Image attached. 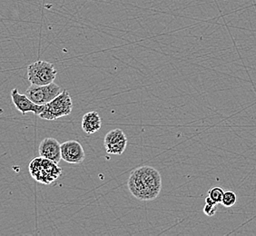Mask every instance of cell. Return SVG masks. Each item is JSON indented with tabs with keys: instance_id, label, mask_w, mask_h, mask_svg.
<instances>
[{
	"instance_id": "obj_10",
	"label": "cell",
	"mask_w": 256,
	"mask_h": 236,
	"mask_svg": "<svg viewBox=\"0 0 256 236\" xmlns=\"http://www.w3.org/2000/svg\"><path fill=\"white\" fill-rule=\"evenodd\" d=\"M102 126V120L99 114L96 111H91L84 114L82 118V129L88 134H93L100 130Z\"/></svg>"
},
{
	"instance_id": "obj_8",
	"label": "cell",
	"mask_w": 256,
	"mask_h": 236,
	"mask_svg": "<svg viewBox=\"0 0 256 236\" xmlns=\"http://www.w3.org/2000/svg\"><path fill=\"white\" fill-rule=\"evenodd\" d=\"M11 99L16 108L23 116L28 113H33L36 116H40L44 110V106H40L32 102L26 94H20L18 88L12 89Z\"/></svg>"
},
{
	"instance_id": "obj_3",
	"label": "cell",
	"mask_w": 256,
	"mask_h": 236,
	"mask_svg": "<svg viewBox=\"0 0 256 236\" xmlns=\"http://www.w3.org/2000/svg\"><path fill=\"white\" fill-rule=\"evenodd\" d=\"M73 101L68 90H64L50 103L44 104L43 112L40 114L41 119L53 121L60 118L66 116L72 113Z\"/></svg>"
},
{
	"instance_id": "obj_6",
	"label": "cell",
	"mask_w": 256,
	"mask_h": 236,
	"mask_svg": "<svg viewBox=\"0 0 256 236\" xmlns=\"http://www.w3.org/2000/svg\"><path fill=\"white\" fill-rule=\"evenodd\" d=\"M104 146L110 154L121 156L128 146V138L121 129H114L106 134Z\"/></svg>"
},
{
	"instance_id": "obj_9",
	"label": "cell",
	"mask_w": 256,
	"mask_h": 236,
	"mask_svg": "<svg viewBox=\"0 0 256 236\" xmlns=\"http://www.w3.org/2000/svg\"><path fill=\"white\" fill-rule=\"evenodd\" d=\"M40 156L58 164L61 158V144L54 138H44L38 148Z\"/></svg>"
},
{
	"instance_id": "obj_12",
	"label": "cell",
	"mask_w": 256,
	"mask_h": 236,
	"mask_svg": "<svg viewBox=\"0 0 256 236\" xmlns=\"http://www.w3.org/2000/svg\"><path fill=\"white\" fill-rule=\"evenodd\" d=\"M224 192V191L222 190L221 187H214L211 190L208 191V197L218 204H221V202H222Z\"/></svg>"
},
{
	"instance_id": "obj_11",
	"label": "cell",
	"mask_w": 256,
	"mask_h": 236,
	"mask_svg": "<svg viewBox=\"0 0 256 236\" xmlns=\"http://www.w3.org/2000/svg\"><path fill=\"white\" fill-rule=\"evenodd\" d=\"M236 201L237 196L236 192H234L232 191H226V192H224L222 202H221L224 206L226 207V208L234 206L236 204Z\"/></svg>"
},
{
	"instance_id": "obj_7",
	"label": "cell",
	"mask_w": 256,
	"mask_h": 236,
	"mask_svg": "<svg viewBox=\"0 0 256 236\" xmlns=\"http://www.w3.org/2000/svg\"><path fill=\"white\" fill-rule=\"evenodd\" d=\"M61 158L68 164H79L84 162L86 152L78 141L69 140L61 144Z\"/></svg>"
},
{
	"instance_id": "obj_2",
	"label": "cell",
	"mask_w": 256,
	"mask_h": 236,
	"mask_svg": "<svg viewBox=\"0 0 256 236\" xmlns=\"http://www.w3.org/2000/svg\"><path fill=\"white\" fill-rule=\"evenodd\" d=\"M28 169L30 176L34 181L44 186L56 182L63 172L62 168L56 162L42 156L34 158L30 162Z\"/></svg>"
},
{
	"instance_id": "obj_1",
	"label": "cell",
	"mask_w": 256,
	"mask_h": 236,
	"mask_svg": "<svg viewBox=\"0 0 256 236\" xmlns=\"http://www.w3.org/2000/svg\"><path fill=\"white\" fill-rule=\"evenodd\" d=\"M128 189L140 201H153L162 190V177L152 166H141L131 172L128 181Z\"/></svg>"
},
{
	"instance_id": "obj_13",
	"label": "cell",
	"mask_w": 256,
	"mask_h": 236,
	"mask_svg": "<svg viewBox=\"0 0 256 236\" xmlns=\"http://www.w3.org/2000/svg\"><path fill=\"white\" fill-rule=\"evenodd\" d=\"M217 211V204L211 200L209 197L206 198V206L204 207V212L207 216H214Z\"/></svg>"
},
{
	"instance_id": "obj_5",
	"label": "cell",
	"mask_w": 256,
	"mask_h": 236,
	"mask_svg": "<svg viewBox=\"0 0 256 236\" xmlns=\"http://www.w3.org/2000/svg\"><path fill=\"white\" fill-rule=\"evenodd\" d=\"M61 92L62 90L60 86L53 82L44 86L31 84L30 88L26 89L25 94L34 104L44 106L56 98Z\"/></svg>"
},
{
	"instance_id": "obj_4",
	"label": "cell",
	"mask_w": 256,
	"mask_h": 236,
	"mask_svg": "<svg viewBox=\"0 0 256 236\" xmlns=\"http://www.w3.org/2000/svg\"><path fill=\"white\" fill-rule=\"evenodd\" d=\"M58 71L46 61H36L28 66V79L31 84L44 86L51 84L56 78Z\"/></svg>"
}]
</instances>
